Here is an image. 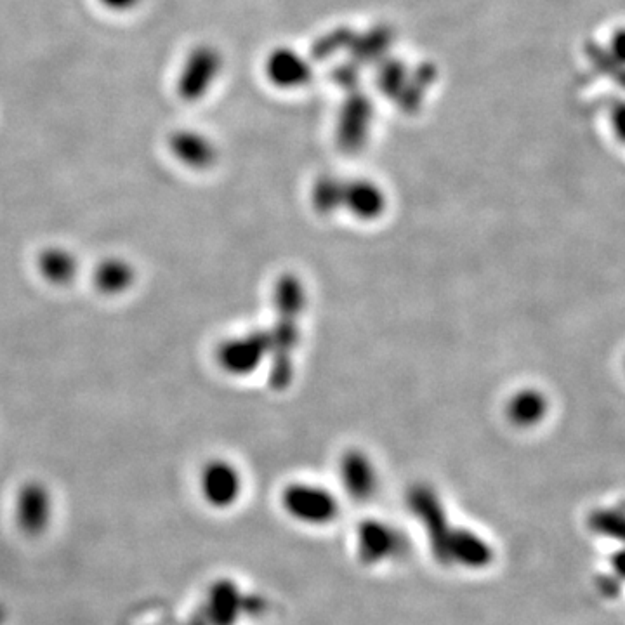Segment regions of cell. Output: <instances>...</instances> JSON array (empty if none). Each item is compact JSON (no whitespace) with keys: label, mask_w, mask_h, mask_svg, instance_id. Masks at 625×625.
Here are the masks:
<instances>
[{"label":"cell","mask_w":625,"mask_h":625,"mask_svg":"<svg viewBox=\"0 0 625 625\" xmlns=\"http://www.w3.org/2000/svg\"><path fill=\"white\" fill-rule=\"evenodd\" d=\"M53 518V502L40 485H28L21 490L16 504V523L21 532L39 537L46 532Z\"/></svg>","instance_id":"cell-10"},{"label":"cell","mask_w":625,"mask_h":625,"mask_svg":"<svg viewBox=\"0 0 625 625\" xmlns=\"http://www.w3.org/2000/svg\"><path fill=\"white\" fill-rule=\"evenodd\" d=\"M339 478L344 492L356 500L367 502L374 497L379 487V476L375 464L362 450H348L339 462Z\"/></svg>","instance_id":"cell-8"},{"label":"cell","mask_w":625,"mask_h":625,"mask_svg":"<svg viewBox=\"0 0 625 625\" xmlns=\"http://www.w3.org/2000/svg\"><path fill=\"white\" fill-rule=\"evenodd\" d=\"M587 525L596 535H601L605 539L622 540L624 537L625 521L620 509H612V507L598 509L589 516Z\"/></svg>","instance_id":"cell-15"},{"label":"cell","mask_w":625,"mask_h":625,"mask_svg":"<svg viewBox=\"0 0 625 625\" xmlns=\"http://www.w3.org/2000/svg\"><path fill=\"white\" fill-rule=\"evenodd\" d=\"M200 488L209 506L216 507V509H228L233 504H237L242 495V478L237 469L230 464L216 462L205 469Z\"/></svg>","instance_id":"cell-11"},{"label":"cell","mask_w":625,"mask_h":625,"mask_svg":"<svg viewBox=\"0 0 625 625\" xmlns=\"http://www.w3.org/2000/svg\"><path fill=\"white\" fill-rule=\"evenodd\" d=\"M4 620H6V612H4V608L0 606V625H4Z\"/></svg>","instance_id":"cell-18"},{"label":"cell","mask_w":625,"mask_h":625,"mask_svg":"<svg viewBox=\"0 0 625 625\" xmlns=\"http://www.w3.org/2000/svg\"><path fill=\"white\" fill-rule=\"evenodd\" d=\"M313 205L320 214L346 211L355 218L372 221L386 209V198L370 183L343 185L337 181H322L313 190Z\"/></svg>","instance_id":"cell-2"},{"label":"cell","mask_w":625,"mask_h":625,"mask_svg":"<svg viewBox=\"0 0 625 625\" xmlns=\"http://www.w3.org/2000/svg\"><path fill=\"white\" fill-rule=\"evenodd\" d=\"M282 507L292 520L308 527H325L339 514L336 495L313 483H292L285 488Z\"/></svg>","instance_id":"cell-5"},{"label":"cell","mask_w":625,"mask_h":625,"mask_svg":"<svg viewBox=\"0 0 625 625\" xmlns=\"http://www.w3.org/2000/svg\"><path fill=\"white\" fill-rule=\"evenodd\" d=\"M264 612V601L242 593L237 582L219 579L207 589L204 603V625H237L245 615Z\"/></svg>","instance_id":"cell-6"},{"label":"cell","mask_w":625,"mask_h":625,"mask_svg":"<svg viewBox=\"0 0 625 625\" xmlns=\"http://www.w3.org/2000/svg\"><path fill=\"white\" fill-rule=\"evenodd\" d=\"M270 355V336L268 332H254L249 336L233 341L224 351V360L235 372H252L259 367L264 356Z\"/></svg>","instance_id":"cell-13"},{"label":"cell","mask_w":625,"mask_h":625,"mask_svg":"<svg viewBox=\"0 0 625 625\" xmlns=\"http://www.w3.org/2000/svg\"><path fill=\"white\" fill-rule=\"evenodd\" d=\"M356 556L365 566H379L402 558L407 539L398 528L382 520H365L356 527Z\"/></svg>","instance_id":"cell-7"},{"label":"cell","mask_w":625,"mask_h":625,"mask_svg":"<svg viewBox=\"0 0 625 625\" xmlns=\"http://www.w3.org/2000/svg\"><path fill=\"white\" fill-rule=\"evenodd\" d=\"M223 68V56L212 44L191 47L181 61L174 89L181 101L198 103L216 86Z\"/></svg>","instance_id":"cell-4"},{"label":"cell","mask_w":625,"mask_h":625,"mask_svg":"<svg viewBox=\"0 0 625 625\" xmlns=\"http://www.w3.org/2000/svg\"><path fill=\"white\" fill-rule=\"evenodd\" d=\"M494 560V547L483 535L474 532L473 528L455 525L448 546V566L457 565L480 572L492 565Z\"/></svg>","instance_id":"cell-9"},{"label":"cell","mask_w":625,"mask_h":625,"mask_svg":"<svg viewBox=\"0 0 625 625\" xmlns=\"http://www.w3.org/2000/svg\"><path fill=\"white\" fill-rule=\"evenodd\" d=\"M407 506L421 523L433 560L438 565L448 566V546L455 525L448 518L447 507L438 492L429 485H414L408 490Z\"/></svg>","instance_id":"cell-3"},{"label":"cell","mask_w":625,"mask_h":625,"mask_svg":"<svg viewBox=\"0 0 625 625\" xmlns=\"http://www.w3.org/2000/svg\"><path fill=\"white\" fill-rule=\"evenodd\" d=\"M169 146L174 157L190 167H207L216 158V148L211 139L195 129H178L172 132Z\"/></svg>","instance_id":"cell-12"},{"label":"cell","mask_w":625,"mask_h":625,"mask_svg":"<svg viewBox=\"0 0 625 625\" xmlns=\"http://www.w3.org/2000/svg\"><path fill=\"white\" fill-rule=\"evenodd\" d=\"M599 582H601V584H599V589H601V591H603V594H606V596H615V594H617V591H619L620 589V580H615V575H606V577H601V579H599Z\"/></svg>","instance_id":"cell-17"},{"label":"cell","mask_w":625,"mask_h":625,"mask_svg":"<svg viewBox=\"0 0 625 625\" xmlns=\"http://www.w3.org/2000/svg\"><path fill=\"white\" fill-rule=\"evenodd\" d=\"M547 410H549V402L544 393H540L537 389H523L509 400L506 414L507 419L516 428L525 429L533 428L544 421Z\"/></svg>","instance_id":"cell-14"},{"label":"cell","mask_w":625,"mask_h":625,"mask_svg":"<svg viewBox=\"0 0 625 625\" xmlns=\"http://www.w3.org/2000/svg\"><path fill=\"white\" fill-rule=\"evenodd\" d=\"M277 323L270 336L271 381L285 389L294 379V358L301 341V316L306 308V290L299 278L285 275L278 282Z\"/></svg>","instance_id":"cell-1"},{"label":"cell","mask_w":625,"mask_h":625,"mask_svg":"<svg viewBox=\"0 0 625 625\" xmlns=\"http://www.w3.org/2000/svg\"><path fill=\"white\" fill-rule=\"evenodd\" d=\"M101 6L108 9L110 13H131L141 4V0H98Z\"/></svg>","instance_id":"cell-16"}]
</instances>
